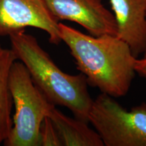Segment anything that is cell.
<instances>
[{
    "label": "cell",
    "mask_w": 146,
    "mask_h": 146,
    "mask_svg": "<svg viewBox=\"0 0 146 146\" xmlns=\"http://www.w3.org/2000/svg\"><path fill=\"white\" fill-rule=\"evenodd\" d=\"M16 60L17 58L12 49L0 46V144L8 138L13 125V100L9 86V76Z\"/></svg>",
    "instance_id": "obj_9"
},
{
    "label": "cell",
    "mask_w": 146,
    "mask_h": 146,
    "mask_svg": "<svg viewBox=\"0 0 146 146\" xmlns=\"http://www.w3.org/2000/svg\"><path fill=\"white\" fill-rule=\"evenodd\" d=\"M17 60L25 64L36 87L54 105L67 108L78 119L89 123L93 104L84 74L72 75L55 64L34 36L24 31L9 36Z\"/></svg>",
    "instance_id": "obj_2"
},
{
    "label": "cell",
    "mask_w": 146,
    "mask_h": 146,
    "mask_svg": "<svg viewBox=\"0 0 146 146\" xmlns=\"http://www.w3.org/2000/svg\"><path fill=\"white\" fill-rule=\"evenodd\" d=\"M117 24V36L136 58L146 49V0H110Z\"/></svg>",
    "instance_id": "obj_7"
},
{
    "label": "cell",
    "mask_w": 146,
    "mask_h": 146,
    "mask_svg": "<svg viewBox=\"0 0 146 146\" xmlns=\"http://www.w3.org/2000/svg\"><path fill=\"white\" fill-rule=\"evenodd\" d=\"M58 24L43 0H0V36L34 27L46 32L51 43L59 44Z\"/></svg>",
    "instance_id": "obj_5"
},
{
    "label": "cell",
    "mask_w": 146,
    "mask_h": 146,
    "mask_svg": "<svg viewBox=\"0 0 146 146\" xmlns=\"http://www.w3.org/2000/svg\"><path fill=\"white\" fill-rule=\"evenodd\" d=\"M58 27L62 41L88 85L114 98L125 96L135 76L137 58L127 42L116 35H89L61 23Z\"/></svg>",
    "instance_id": "obj_1"
},
{
    "label": "cell",
    "mask_w": 146,
    "mask_h": 146,
    "mask_svg": "<svg viewBox=\"0 0 146 146\" xmlns=\"http://www.w3.org/2000/svg\"><path fill=\"white\" fill-rule=\"evenodd\" d=\"M9 86L15 113L13 125L3 143L6 146H39V129L55 106L36 86L22 62H14Z\"/></svg>",
    "instance_id": "obj_3"
},
{
    "label": "cell",
    "mask_w": 146,
    "mask_h": 146,
    "mask_svg": "<svg viewBox=\"0 0 146 146\" xmlns=\"http://www.w3.org/2000/svg\"><path fill=\"white\" fill-rule=\"evenodd\" d=\"M39 146H62L61 139L49 116L45 118L39 129Z\"/></svg>",
    "instance_id": "obj_10"
},
{
    "label": "cell",
    "mask_w": 146,
    "mask_h": 146,
    "mask_svg": "<svg viewBox=\"0 0 146 146\" xmlns=\"http://www.w3.org/2000/svg\"><path fill=\"white\" fill-rule=\"evenodd\" d=\"M47 9L57 21L74 22L91 35H116L117 24L114 14L103 0H43Z\"/></svg>",
    "instance_id": "obj_6"
},
{
    "label": "cell",
    "mask_w": 146,
    "mask_h": 146,
    "mask_svg": "<svg viewBox=\"0 0 146 146\" xmlns=\"http://www.w3.org/2000/svg\"><path fill=\"white\" fill-rule=\"evenodd\" d=\"M136 74L146 79V56L142 58H137L135 64Z\"/></svg>",
    "instance_id": "obj_11"
},
{
    "label": "cell",
    "mask_w": 146,
    "mask_h": 146,
    "mask_svg": "<svg viewBox=\"0 0 146 146\" xmlns=\"http://www.w3.org/2000/svg\"><path fill=\"white\" fill-rule=\"evenodd\" d=\"M143 56H146V49H145V52H144V53H143Z\"/></svg>",
    "instance_id": "obj_12"
},
{
    "label": "cell",
    "mask_w": 146,
    "mask_h": 146,
    "mask_svg": "<svg viewBox=\"0 0 146 146\" xmlns=\"http://www.w3.org/2000/svg\"><path fill=\"white\" fill-rule=\"evenodd\" d=\"M89 123L104 146H146V102L127 110L102 93L93 101Z\"/></svg>",
    "instance_id": "obj_4"
},
{
    "label": "cell",
    "mask_w": 146,
    "mask_h": 146,
    "mask_svg": "<svg viewBox=\"0 0 146 146\" xmlns=\"http://www.w3.org/2000/svg\"><path fill=\"white\" fill-rule=\"evenodd\" d=\"M49 117L52 120L64 146H104L96 130L91 129L88 123L67 116L54 107Z\"/></svg>",
    "instance_id": "obj_8"
}]
</instances>
